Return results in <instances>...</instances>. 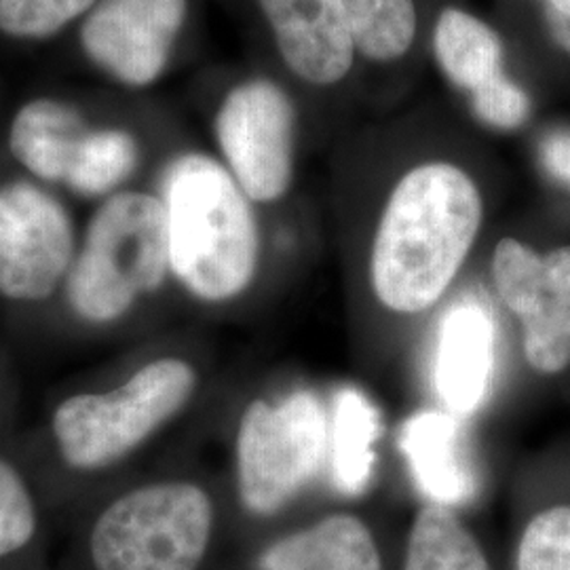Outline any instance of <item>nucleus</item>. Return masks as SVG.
I'll return each instance as SVG.
<instances>
[{
  "label": "nucleus",
  "mask_w": 570,
  "mask_h": 570,
  "mask_svg": "<svg viewBox=\"0 0 570 570\" xmlns=\"http://www.w3.org/2000/svg\"><path fill=\"white\" fill-rule=\"evenodd\" d=\"M484 202L459 165L429 161L406 171L389 195L367 258L376 305L419 317L440 305L478 242Z\"/></svg>",
  "instance_id": "obj_1"
},
{
  "label": "nucleus",
  "mask_w": 570,
  "mask_h": 570,
  "mask_svg": "<svg viewBox=\"0 0 570 570\" xmlns=\"http://www.w3.org/2000/svg\"><path fill=\"white\" fill-rule=\"evenodd\" d=\"M159 199L171 279L207 306L233 305L247 294L261 268V228L226 165L202 153L178 155L161 171Z\"/></svg>",
  "instance_id": "obj_2"
},
{
  "label": "nucleus",
  "mask_w": 570,
  "mask_h": 570,
  "mask_svg": "<svg viewBox=\"0 0 570 570\" xmlns=\"http://www.w3.org/2000/svg\"><path fill=\"white\" fill-rule=\"evenodd\" d=\"M171 277L159 195L119 190L96 207L61 289L70 315L89 327L119 326Z\"/></svg>",
  "instance_id": "obj_3"
},
{
  "label": "nucleus",
  "mask_w": 570,
  "mask_h": 570,
  "mask_svg": "<svg viewBox=\"0 0 570 570\" xmlns=\"http://www.w3.org/2000/svg\"><path fill=\"white\" fill-rule=\"evenodd\" d=\"M202 374L180 355H159L117 387L66 395L51 412V440L77 473L117 468L176 421L197 395Z\"/></svg>",
  "instance_id": "obj_4"
},
{
  "label": "nucleus",
  "mask_w": 570,
  "mask_h": 570,
  "mask_svg": "<svg viewBox=\"0 0 570 570\" xmlns=\"http://www.w3.org/2000/svg\"><path fill=\"white\" fill-rule=\"evenodd\" d=\"M216 529V503L204 484L165 478L125 490L89 534L94 570H199Z\"/></svg>",
  "instance_id": "obj_5"
},
{
  "label": "nucleus",
  "mask_w": 570,
  "mask_h": 570,
  "mask_svg": "<svg viewBox=\"0 0 570 570\" xmlns=\"http://www.w3.org/2000/svg\"><path fill=\"white\" fill-rule=\"evenodd\" d=\"M327 449L330 414L313 389L247 402L233 444L242 508L254 518L279 515L322 473Z\"/></svg>",
  "instance_id": "obj_6"
},
{
  "label": "nucleus",
  "mask_w": 570,
  "mask_h": 570,
  "mask_svg": "<svg viewBox=\"0 0 570 570\" xmlns=\"http://www.w3.org/2000/svg\"><path fill=\"white\" fill-rule=\"evenodd\" d=\"M68 207L28 180L0 186V298L41 305L61 294L77 256Z\"/></svg>",
  "instance_id": "obj_7"
},
{
  "label": "nucleus",
  "mask_w": 570,
  "mask_h": 570,
  "mask_svg": "<svg viewBox=\"0 0 570 570\" xmlns=\"http://www.w3.org/2000/svg\"><path fill=\"white\" fill-rule=\"evenodd\" d=\"M499 303L520 324L522 351L539 374L570 366V245L548 254L513 237L501 239L490 263Z\"/></svg>",
  "instance_id": "obj_8"
},
{
  "label": "nucleus",
  "mask_w": 570,
  "mask_h": 570,
  "mask_svg": "<svg viewBox=\"0 0 570 570\" xmlns=\"http://www.w3.org/2000/svg\"><path fill=\"white\" fill-rule=\"evenodd\" d=\"M296 112L266 79L237 85L218 110L216 140L226 169L252 204L279 202L294 178Z\"/></svg>",
  "instance_id": "obj_9"
},
{
  "label": "nucleus",
  "mask_w": 570,
  "mask_h": 570,
  "mask_svg": "<svg viewBox=\"0 0 570 570\" xmlns=\"http://www.w3.org/2000/svg\"><path fill=\"white\" fill-rule=\"evenodd\" d=\"M186 20V0H100L81 28L87 58L129 87L157 81Z\"/></svg>",
  "instance_id": "obj_10"
},
{
  "label": "nucleus",
  "mask_w": 570,
  "mask_h": 570,
  "mask_svg": "<svg viewBox=\"0 0 570 570\" xmlns=\"http://www.w3.org/2000/svg\"><path fill=\"white\" fill-rule=\"evenodd\" d=\"M497 374V324L478 296L452 301L442 313L435 351L433 387L440 404L461 421L473 419L489 402Z\"/></svg>",
  "instance_id": "obj_11"
},
{
  "label": "nucleus",
  "mask_w": 570,
  "mask_h": 570,
  "mask_svg": "<svg viewBox=\"0 0 570 570\" xmlns=\"http://www.w3.org/2000/svg\"><path fill=\"white\" fill-rule=\"evenodd\" d=\"M287 68L311 85L348 75L355 42L341 0H261Z\"/></svg>",
  "instance_id": "obj_12"
},
{
  "label": "nucleus",
  "mask_w": 570,
  "mask_h": 570,
  "mask_svg": "<svg viewBox=\"0 0 570 570\" xmlns=\"http://www.w3.org/2000/svg\"><path fill=\"white\" fill-rule=\"evenodd\" d=\"M400 450L428 503L456 510L478 490L463 421L446 410H421L402 428Z\"/></svg>",
  "instance_id": "obj_13"
},
{
  "label": "nucleus",
  "mask_w": 570,
  "mask_h": 570,
  "mask_svg": "<svg viewBox=\"0 0 570 570\" xmlns=\"http://www.w3.org/2000/svg\"><path fill=\"white\" fill-rule=\"evenodd\" d=\"M258 570H383V553L366 520L334 511L271 541L256 558Z\"/></svg>",
  "instance_id": "obj_14"
},
{
  "label": "nucleus",
  "mask_w": 570,
  "mask_h": 570,
  "mask_svg": "<svg viewBox=\"0 0 570 570\" xmlns=\"http://www.w3.org/2000/svg\"><path fill=\"white\" fill-rule=\"evenodd\" d=\"M91 127L81 112L58 100H35L16 115L9 148L37 180L63 184Z\"/></svg>",
  "instance_id": "obj_15"
},
{
  "label": "nucleus",
  "mask_w": 570,
  "mask_h": 570,
  "mask_svg": "<svg viewBox=\"0 0 570 570\" xmlns=\"http://www.w3.org/2000/svg\"><path fill=\"white\" fill-rule=\"evenodd\" d=\"M381 410L362 389L343 387L334 395L330 414L327 461L336 489L348 497L364 494L376 473L381 440Z\"/></svg>",
  "instance_id": "obj_16"
},
{
  "label": "nucleus",
  "mask_w": 570,
  "mask_h": 570,
  "mask_svg": "<svg viewBox=\"0 0 570 570\" xmlns=\"http://www.w3.org/2000/svg\"><path fill=\"white\" fill-rule=\"evenodd\" d=\"M433 49L449 81L469 91V96L505 77L499 35L463 9L449 7L440 13Z\"/></svg>",
  "instance_id": "obj_17"
},
{
  "label": "nucleus",
  "mask_w": 570,
  "mask_h": 570,
  "mask_svg": "<svg viewBox=\"0 0 570 570\" xmlns=\"http://www.w3.org/2000/svg\"><path fill=\"white\" fill-rule=\"evenodd\" d=\"M402 570H492L489 556L452 508L425 503L407 530Z\"/></svg>",
  "instance_id": "obj_18"
},
{
  "label": "nucleus",
  "mask_w": 570,
  "mask_h": 570,
  "mask_svg": "<svg viewBox=\"0 0 570 570\" xmlns=\"http://www.w3.org/2000/svg\"><path fill=\"white\" fill-rule=\"evenodd\" d=\"M140 148L122 129H91L63 186L79 197L100 199L121 190L138 169Z\"/></svg>",
  "instance_id": "obj_19"
},
{
  "label": "nucleus",
  "mask_w": 570,
  "mask_h": 570,
  "mask_svg": "<svg viewBox=\"0 0 570 570\" xmlns=\"http://www.w3.org/2000/svg\"><path fill=\"white\" fill-rule=\"evenodd\" d=\"M355 49L367 60L406 56L416 37L414 0H341Z\"/></svg>",
  "instance_id": "obj_20"
},
{
  "label": "nucleus",
  "mask_w": 570,
  "mask_h": 570,
  "mask_svg": "<svg viewBox=\"0 0 570 570\" xmlns=\"http://www.w3.org/2000/svg\"><path fill=\"white\" fill-rule=\"evenodd\" d=\"M39 529V508L23 471L0 454V558L23 550Z\"/></svg>",
  "instance_id": "obj_21"
},
{
  "label": "nucleus",
  "mask_w": 570,
  "mask_h": 570,
  "mask_svg": "<svg viewBox=\"0 0 570 570\" xmlns=\"http://www.w3.org/2000/svg\"><path fill=\"white\" fill-rule=\"evenodd\" d=\"M513 570H570V505L530 518L518 541Z\"/></svg>",
  "instance_id": "obj_22"
},
{
  "label": "nucleus",
  "mask_w": 570,
  "mask_h": 570,
  "mask_svg": "<svg viewBox=\"0 0 570 570\" xmlns=\"http://www.w3.org/2000/svg\"><path fill=\"white\" fill-rule=\"evenodd\" d=\"M100 0H0V30L16 39H47Z\"/></svg>",
  "instance_id": "obj_23"
},
{
  "label": "nucleus",
  "mask_w": 570,
  "mask_h": 570,
  "mask_svg": "<svg viewBox=\"0 0 570 570\" xmlns=\"http://www.w3.org/2000/svg\"><path fill=\"white\" fill-rule=\"evenodd\" d=\"M471 108L482 122L497 129H518L529 121V94L505 75L489 87L471 94Z\"/></svg>",
  "instance_id": "obj_24"
},
{
  "label": "nucleus",
  "mask_w": 570,
  "mask_h": 570,
  "mask_svg": "<svg viewBox=\"0 0 570 570\" xmlns=\"http://www.w3.org/2000/svg\"><path fill=\"white\" fill-rule=\"evenodd\" d=\"M546 169L558 180L570 184V134H551L541 144Z\"/></svg>",
  "instance_id": "obj_25"
},
{
  "label": "nucleus",
  "mask_w": 570,
  "mask_h": 570,
  "mask_svg": "<svg viewBox=\"0 0 570 570\" xmlns=\"http://www.w3.org/2000/svg\"><path fill=\"white\" fill-rule=\"evenodd\" d=\"M543 20L551 41L570 53V0H543Z\"/></svg>",
  "instance_id": "obj_26"
}]
</instances>
